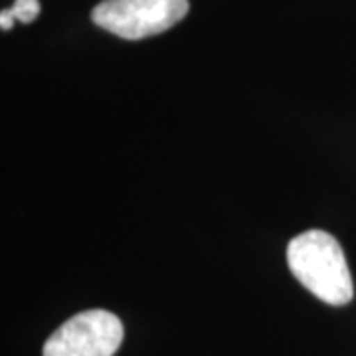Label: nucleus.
I'll list each match as a JSON object with an SVG mask.
<instances>
[{
  "label": "nucleus",
  "mask_w": 356,
  "mask_h": 356,
  "mask_svg": "<svg viewBox=\"0 0 356 356\" xmlns=\"http://www.w3.org/2000/svg\"><path fill=\"white\" fill-rule=\"evenodd\" d=\"M287 264L317 299L341 307L355 297V283L341 243L323 229H309L287 245Z\"/></svg>",
  "instance_id": "obj_1"
},
{
  "label": "nucleus",
  "mask_w": 356,
  "mask_h": 356,
  "mask_svg": "<svg viewBox=\"0 0 356 356\" xmlns=\"http://www.w3.org/2000/svg\"><path fill=\"white\" fill-rule=\"evenodd\" d=\"M188 8V0H103L91 20L119 38L143 40L170 30Z\"/></svg>",
  "instance_id": "obj_2"
},
{
  "label": "nucleus",
  "mask_w": 356,
  "mask_h": 356,
  "mask_svg": "<svg viewBox=\"0 0 356 356\" xmlns=\"http://www.w3.org/2000/svg\"><path fill=\"white\" fill-rule=\"evenodd\" d=\"M123 343L117 315L93 309L67 318L44 344V356H113Z\"/></svg>",
  "instance_id": "obj_3"
},
{
  "label": "nucleus",
  "mask_w": 356,
  "mask_h": 356,
  "mask_svg": "<svg viewBox=\"0 0 356 356\" xmlns=\"http://www.w3.org/2000/svg\"><path fill=\"white\" fill-rule=\"evenodd\" d=\"M10 13H13L16 20L24 22V24L34 22L40 14V2L38 0H16L13 8H10Z\"/></svg>",
  "instance_id": "obj_4"
},
{
  "label": "nucleus",
  "mask_w": 356,
  "mask_h": 356,
  "mask_svg": "<svg viewBox=\"0 0 356 356\" xmlns=\"http://www.w3.org/2000/svg\"><path fill=\"white\" fill-rule=\"evenodd\" d=\"M14 18L13 13L10 10H2V14H0V26H2V30H10L14 24Z\"/></svg>",
  "instance_id": "obj_5"
}]
</instances>
